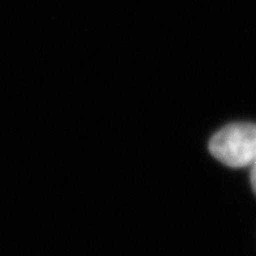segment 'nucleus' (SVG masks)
<instances>
[{
    "label": "nucleus",
    "instance_id": "f257e3e1",
    "mask_svg": "<svg viewBox=\"0 0 256 256\" xmlns=\"http://www.w3.org/2000/svg\"><path fill=\"white\" fill-rule=\"evenodd\" d=\"M209 152L229 168H251L256 162V124L232 123L225 126L212 136Z\"/></svg>",
    "mask_w": 256,
    "mask_h": 256
},
{
    "label": "nucleus",
    "instance_id": "f03ea898",
    "mask_svg": "<svg viewBox=\"0 0 256 256\" xmlns=\"http://www.w3.org/2000/svg\"><path fill=\"white\" fill-rule=\"evenodd\" d=\"M250 178H251V187H252L254 192L256 194V162L251 166V176H250Z\"/></svg>",
    "mask_w": 256,
    "mask_h": 256
}]
</instances>
